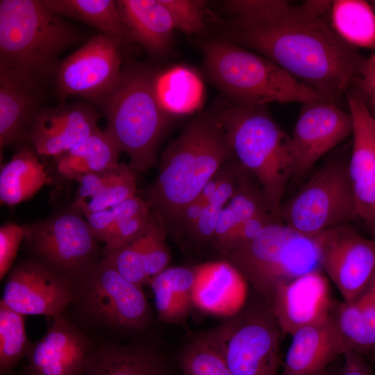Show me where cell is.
Here are the masks:
<instances>
[{
	"instance_id": "8992f818",
	"label": "cell",
	"mask_w": 375,
	"mask_h": 375,
	"mask_svg": "<svg viewBox=\"0 0 375 375\" xmlns=\"http://www.w3.org/2000/svg\"><path fill=\"white\" fill-rule=\"evenodd\" d=\"M154 76L137 67L123 71L114 89L97 101L107 119L104 131L128 155L136 173L155 165L169 116L156 99Z\"/></svg>"
},
{
	"instance_id": "6da1fadb",
	"label": "cell",
	"mask_w": 375,
	"mask_h": 375,
	"mask_svg": "<svg viewBox=\"0 0 375 375\" xmlns=\"http://www.w3.org/2000/svg\"><path fill=\"white\" fill-rule=\"evenodd\" d=\"M333 1L229 0V42L269 58L325 101L340 106L367 58L330 19Z\"/></svg>"
},
{
	"instance_id": "c3c4849f",
	"label": "cell",
	"mask_w": 375,
	"mask_h": 375,
	"mask_svg": "<svg viewBox=\"0 0 375 375\" xmlns=\"http://www.w3.org/2000/svg\"><path fill=\"white\" fill-rule=\"evenodd\" d=\"M335 372H329L328 371L326 372V373L324 375H335Z\"/></svg>"
},
{
	"instance_id": "e575fe53",
	"label": "cell",
	"mask_w": 375,
	"mask_h": 375,
	"mask_svg": "<svg viewBox=\"0 0 375 375\" xmlns=\"http://www.w3.org/2000/svg\"><path fill=\"white\" fill-rule=\"evenodd\" d=\"M179 365L185 375H233L210 333L187 345L179 358Z\"/></svg>"
},
{
	"instance_id": "8d00e7d4",
	"label": "cell",
	"mask_w": 375,
	"mask_h": 375,
	"mask_svg": "<svg viewBox=\"0 0 375 375\" xmlns=\"http://www.w3.org/2000/svg\"><path fill=\"white\" fill-rule=\"evenodd\" d=\"M150 208L146 200L135 195L109 208L88 214L85 217L94 238L106 243L119 222L149 213Z\"/></svg>"
},
{
	"instance_id": "4316f807",
	"label": "cell",
	"mask_w": 375,
	"mask_h": 375,
	"mask_svg": "<svg viewBox=\"0 0 375 375\" xmlns=\"http://www.w3.org/2000/svg\"><path fill=\"white\" fill-rule=\"evenodd\" d=\"M333 315L346 351L369 356L375 350V272L361 293L338 305Z\"/></svg>"
},
{
	"instance_id": "277c9868",
	"label": "cell",
	"mask_w": 375,
	"mask_h": 375,
	"mask_svg": "<svg viewBox=\"0 0 375 375\" xmlns=\"http://www.w3.org/2000/svg\"><path fill=\"white\" fill-rule=\"evenodd\" d=\"M201 48L208 78L233 104L259 106L323 100L273 61L253 51L222 40L207 42Z\"/></svg>"
},
{
	"instance_id": "ac0fdd59",
	"label": "cell",
	"mask_w": 375,
	"mask_h": 375,
	"mask_svg": "<svg viewBox=\"0 0 375 375\" xmlns=\"http://www.w3.org/2000/svg\"><path fill=\"white\" fill-rule=\"evenodd\" d=\"M283 333L327 319L333 312L330 288L322 272L299 276L279 286L266 303Z\"/></svg>"
},
{
	"instance_id": "3957f363",
	"label": "cell",
	"mask_w": 375,
	"mask_h": 375,
	"mask_svg": "<svg viewBox=\"0 0 375 375\" xmlns=\"http://www.w3.org/2000/svg\"><path fill=\"white\" fill-rule=\"evenodd\" d=\"M217 115L233 160L257 178L270 213L282 222L281 199L287 183L294 174L291 137L265 106L232 103Z\"/></svg>"
},
{
	"instance_id": "7a4b0ae2",
	"label": "cell",
	"mask_w": 375,
	"mask_h": 375,
	"mask_svg": "<svg viewBox=\"0 0 375 375\" xmlns=\"http://www.w3.org/2000/svg\"><path fill=\"white\" fill-rule=\"evenodd\" d=\"M233 159L217 115L202 113L164 151L160 172L147 201L162 220L178 222L182 210Z\"/></svg>"
},
{
	"instance_id": "bcb514c9",
	"label": "cell",
	"mask_w": 375,
	"mask_h": 375,
	"mask_svg": "<svg viewBox=\"0 0 375 375\" xmlns=\"http://www.w3.org/2000/svg\"><path fill=\"white\" fill-rule=\"evenodd\" d=\"M206 206V203L197 198L182 210L178 222L191 231L200 219Z\"/></svg>"
},
{
	"instance_id": "2e32d148",
	"label": "cell",
	"mask_w": 375,
	"mask_h": 375,
	"mask_svg": "<svg viewBox=\"0 0 375 375\" xmlns=\"http://www.w3.org/2000/svg\"><path fill=\"white\" fill-rule=\"evenodd\" d=\"M352 132L351 115L339 106L322 99L302 103L290 136L294 176L305 175L322 156Z\"/></svg>"
},
{
	"instance_id": "e0dca14e",
	"label": "cell",
	"mask_w": 375,
	"mask_h": 375,
	"mask_svg": "<svg viewBox=\"0 0 375 375\" xmlns=\"http://www.w3.org/2000/svg\"><path fill=\"white\" fill-rule=\"evenodd\" d=\"M32 344L22 375H84L94 350L90 340L62 314L53 317Z\"/></svg>"
},
{
	"instance_id": "d4e9b609",
	"label": "cell",
	"mask_w": 375,
	"mask_h": 375,
	"mask_svg": "<svg viewBox=\"0 0 375 375\" xmlns=\"http://www.w3.org/2000/svg\"><path fill=\"white\" fill-rule=\"evenodd\" d=\"M116 3L126 37L153 53L167 49L175 28L160 0H118Z\"/></svg>"
},
{
	"instance_id": "f546056e",
	"label": "cell",
	"mask_w": 375,
	"mask_h": 375,
	"mask_svg": "<svg viewBox=\"0 0 375 375\" xmlns=\"http://www.w3.org/2000/svg\"><path fill=\"white\" fill-rule=\"evenodd\" d=\"M120 152L115 141L97 127L78 145L56 157L58 171L74 180L82 174L111 169L119 164Z\"/></svg>"
},
{
	"instance_id": "60d3db41",
	"label": "cell",
	"mask_w": 375,
	"mask_h": 375,
	"mask_svg": "<svg viewBox=\"0 0 375 375\" xmlns=\"http://www.w3.org/2000/svg\"><path fill=\"white\" fill-rule=\"evenodd\" d=\"M26 226L15 224L3 225L0 228V278L10 269L20 243L25 238Z\"/></svg>"
},
{
	"instance_id": "4dcf8cb0",
	"label": "cell",
	"mask_w": 375,
	"mask_h": 375,
	"mask_svg": "<svg viewBox=\"0 0 375 375\" xmlns=\"http://www.w3.org/2000/svg\"><path fill=\"white\" fill-rule=\"evenodd\" d=\"M194 270L183 267H167L149 284L159 319L165 323L181 322L192 305Z\"/></svg>"
},
{
	"instance_id": "30bf717a",
	"label": "cell",
	"mask_w": 375,
	"mask_h": 375,
	"mask_svg": "<svg viewBox=\"0 0 375 375\" xmlns=\"http://www.w3.org/2000/svg\"><path fill=\"white\" fill-rule=\"evenodd\" d=\"M76 299L85 313L98 323L114 328L144 329L149 310L142 286L120 275L104 258L86 273Z\"/></svg>"
},
{
	"instance_id": "7402d4cb",
	"label": "cell",
	"mask_w": 375,
	"mask_h": 375,
	"mask_svg": "<svg viewBox=\"0 0 375 375\" xmlns=\"http://www.w3.org/2000/svg\"><path fill=\"white\" fill-rule=\"evenodd\" d=\"M34 76L0 67V147L16 142L28 130L40 106V83Z\"/></svg>"
},
{
	"instance_id": "8fae6325",
	"label": "cell",
	"mask_w": 375,
	"mask_h": 375,
	"mask_svg": "<svg viewBox=\"0 0 375 375\" xmlns=\"http://www.w3.org/2000/svg\"><path fill=\"white\" fill-rule=\"evenodd\" d=\"M24 238L44 265L68 277L83 275L94 265L97 240L87 221L75 212L26 226Z\"/></svg>"
},
{
	"instance_id": "f6af8a7d",
	"label": "cell",
	"mask_w": 375,
	"mask_h": 375,
	"mask_svg": "<svg viewBox=\"0 0 375 375\" xmlns=\"http://www.w3.org/2000/svg\"><path fill=\"white\" fill-rule=\"evenodd\" d=\"M343 356L342 365L335 375H374L362 355L349 351Z\"/></svg>"
},
{
	"instance_id": "d6986e66",
	"label": "cell",
	"mask_w": 375,
	"mask_h": 375,
	"mask_svg": "<svg viewBox=\"0 0 375 375\" xmlns=\"http://www.w3.org/2000/svg\"><path fill=\"white\" fill-rule=\"evenodd\" d=\"M98 115L88 105L72 104L42 108L28 131L40 155L57 157L87 138L98 126Z\"/></svg>"
},
{
	"instance_id": "836d02e7",
	"label": "cell",
	"mask_w": 375,
	"mask_h": 375,
	"mask_svg": "<svg viewBox=\"0 0 375 375\" xmlns=\"http://www.w3.org/2000/svg\"><path fill=\"white\" fill-rule=\"evenodd\" d=\"M32 344L26 336L24 315L0 303V372L9 375L27 356Z\"/></svg>"
},
{
	"instance_id": "ba28073f",
	"label": "cell",
	"mask_w": 375,
	"mask_h": 375,
	"mask_svg": "<svg viewBox=\"0 0 375 375\" xmlns=\"http://www.w3.org/2000/svg\"><path fill=\"white\" fill-rule=\"evenodd\" d=\"M356 217L348 163L341 160L326 163L281 210L283 223L309 236L348 224Z\"/></svg>"
},
{
	"instance_id": "9a60e30c",
	"label": "cell",
	"mask_w": 375,
	"mask_h": 375,
	"mask_svg": "<svg viewBox=\"0 0 375 375\" xmlns=\"http://www.w3.org/2000/svg\"><path fill=\"white\" fill-rule=\"evenodd\" d=\"M75 298L69 277L44 264L26 262L10 274L1 301L24 316L53 317L62 314Z\"/></svg>"
},
{
	"instance_id": "681fc988",
	"label": "cell",
	"mask_w": 375,
	"mask_h": 375,
	"mask_svg": "<svg viewBox=\"0 0 375 375\" xmlns=\"http://www.w3.org/2000/svg\"><path fill=\"white\" fill-rule=\"evenodd\" d=\"M373 359H375V350L369 355Z\"/></svg>"
},
{
	"instance_id": "9c48e42d",
	"label": "cell",
	"mask_w": 375,
	"mask_h": 375,
	"mask_svg": "<svg viewBox=\"0 0 375 375\" xmlns=\"http://www.w3.org/2000/svg\"><path fill=\"white\" fill-rule=\"evenodd\" d=\"M210 333L233 375H277L283 333L265 303L239 312Z\"/></svg>"
},
{
	"instance_id": "f35d334b",
	"label": "cell",
	"mask_w": 375,
	"mask_h": 375,
	"mask_svg": "<svg viewBox=\"0 0 375 375\" xmlns=\"http://www.w3.org/2000/svg\"><path fill=\"white\" fill-rule=\"evenodd\" d=\"M167 9L174 28L188 35L201 31L205 26L202 3L192 0H160Z\"/></svg>"
},
{
	"instance_id": "52a82bcc",
	"label": "cell",
	"mask_w": 375,
	"mask_h": 375,
	"mask_svg": "<svg viewBox=\"0 0 375 375\" xmlns=\"http://www.w3.org/2000/svg\"><path fill=\"white\" fill-rule=\"evenodd\" d=\"M321 233L306 235L274 222L253 240L228 252L226 260L267 303L279 286L306 274L323 272Z\"/></svg>"
},
{
	"instance_id": "f907efd6",
	"label": "cell",
	"mask_w": 375,
	"mask_h": 375,
	"mask_svg": "<svg viewBox=\"0 0 375 375\" xmlns=\"http://www.w3.org/2000/svg\"><path fill=\"white\" fill-rule=\"evenodd\" d=\"M374 360L375 361V359H374Z\"/></svg>"
},
{
	"instance_id": "7dc6e473",
	"label": "cell",
	"mask_w": 375,
	"mask_h": 375,
	"mask_svg": "<svg viewBox=\"0 0 375 375\" xmlns=\"http://www.w3.org/2000/svg\"><path fill=\"white\" fill-rule=\"evenodd\" d=\"M227 162V163H228ZM226 163L203 186L197 197L205 203H208L221 185L226 171Z\"/></svg>"
},
{
	"instance_id": "cb8c5ba5",
	"label": "cell",
	"mask_w": 375,
	"mask_h": 375,
	"mask_svg": "<svg viewBox=\"0 0 375 375\" xmlns=\"http://www.w3.org/2000/svg\"><path fill=\"white\" fill-rule=\"evenodd\" d=\"M136 172L129 165L119 163L100 172L80 175L74 208L85 215L116 206L136 194Z\"/></svg>"
},
{
	"instance_id": "d590c367",
	"label": "cell",
	"mask_w": 375,
	"mask_h": 375,
	"mask_svg": "<svg viewBox=\"0 0 375 375\" xmlns=\"http://www.w3.org/2000/svg\"><path fill=\"white\" fill-rule=\"evenodd\" d=\"M239 169V164L233 159L227 163L226 174L221 185L206 204L199 221L191 229L192 235L197 239L200 240L213 239L218 217L235 190Z\"/></svg>"
},
{
	"instance_id": "484cf974",
	"label": "cell",
	"mask_w": 375,
	"mask_h": 375,
	"mask_svg": "<svg viewBox=\"0 0 375 375\" xmlns=\"http://www.w3.org/2000/svg\"><path fill=\"white\" fill-rule=\"evenodd\" d=\"M162 357L143 346L105 344L94 348L84 375H168Z\"/></svg>"
},
{
	"instance_id": "83f0119b",
	"label": "cell",
	"mask_w": 375,
	"mask_h": 375,
	"mask_svg": "<svg viewBox=\"0 0 375 375\" xmlns=\"http://www.w3.org/2000/svg\"><path fill=\"white\" fill-rule=\"evenodd\" d=\"M52 182L44 165L35 153L24 148L2 166L0 174L1 205L13 206L33 197L44 185Z\"/></svg>"
},
{
	"instance_id": "603a6c76",
	"label": "cell",
	"mask_w": 375,
	"mask_h": 375,
	"mask_svg": "<svg viewBox=\"0 0 375 375\" xmlns=\"http://www.w3.org/2000/svg\"><path fill=\"white\" fill-rule=\"evenodd\" d=\"M103 256L127 281L140 286L149 283L167 267L170 260L162 219L156 213L151 212L147 228L141 236Z\"/></svg>"
},
{
	"instance_id": "7bdbcfd3",
	"label": "cell",
	"mask_w": 375,
	"mask_h": 375,
	"mask_svg": "<svg viewBox=\"0 0 375 375\" xmlns=\"http://www.w3.org/2000/svg\"><path fill=\"white\" fill-rule=\"evenodd\" d=\"M239 224L233 212L226 206L218 217L212 239L224 256L229 250Z\"/></svg>"
},
{
	"instance_id": "1f68e13d",
	"label": "cell",
	"mask_w": 375,
	"mask_h": 375,
	"mask_svg": "<svg viewBox=\"0 0 375 375\" xmlns=\"http://www.w3.org/2000/svg\"><path fill=\"white\" fill-rule=\"evenodd\" d=\"M51 10L60 16L86 23L120 44L126 37L116 1L42 0Z\"/></svg>"
},
{
	"instance_id": "ffe728a7",
	"label": "cell",
	"mask_w": 375,
	"mask_h": 375,
	"mask_svg": "<svg viewBox=\"0 0 375 375\" xmlns=\"http://www.w3.org/2000/svg\"><path fill=\"white\" fill-rule=\"evenodd\" d=\"M291 336L280 375H324L328 366L347 351L333 312L324 322L303 326Z\"/></svg>"
},
{
	"instance_id": "7c38bea8",
	"label": "cell",
	"mask_w": 375,
	"mask_h": 375,
	"mask_svg": "<svg viewBox=\"0 0 375 375\" xmlns=\"http://www.w3.org/2000/svg\"><path fill=\"white\" fill-rule=\"evenodd\" d=\"M121 44L113 38L98 34L69 55L56 70V92L59 99L78 95L98 101L119 82Z\"/></svg>"
},
{
	"instance_id": "f1b7e54d",
	"label": "cell",
	"mask_w": 375,
	"mask_h": 375,
	"mask_svg": "<svg viewBox=\"0 0 375 375\" xmlns=\"http://www.w3.org/2000/svg\"><path fill=\"white\" fill-rule=\"evenodd\" d=\"M153 88L159 105L169 115L192 113L203 103L200 76L185 66H175L155 76Z\"/></svg>"
},
{
	"instance_id": "d6a6232c",
	"label": "cell",
	"mask_w": 375,
	"mask_h": 375,
	"mask_svg": "<svg viewBox=\"0 0 375 375\" xmlns=\"http://www.w3.org/2000/svg\"><path fill=\"white\" fill-rule=\"evenodd\" d=\"M330 19L339 35L356 48L375 49V11L363 0L333 1Z\"/></svg>"
},
{
	"instance_id": "44dd1931",
	"label": "cell",
	"mask_w": 375,
	"mask_h": 375,
	"mask_svg": "<svg viewBox=\"0 0 375 375\" xmlns=\"http://www.w3.org/2000/svg\"><path fill=\"white\" fill-rule=\"evenodd\" d=\"M192 305L204 312L233 317L245 303L247 283L227 260L210 262L194 268Z\"/></svg>"
},
{
	"instance_id": "5b68a950",
	"label": "cell",
	"mask_w": 375,
	"mask_h": 375,
	"mask_svg": "<svg viewBox=\"0 0 375 375\" xmlns=\"http://www.w3.org/2000/svg\"><path fill=\"white\" fill-rule=\"evenodd\" d=\"M79 33L42 1H0V67L42 79Z\"/></svg>"
},
{
	"instance_id": "b9f144b4",
	"label": "cell",
	"mask_w": 375,
	"mask_h": 375,
	"mask_svg": "<svg viewBox=\"0 0 375 375\" xmlns=\"http://www.w3.org/2000/svg\"><path fill=\"white\" fill-rule=\"evenodd\" d=\"M274 222L278 221L269 212L243 221L237 228L228 252L253 240L266 226Z\"/></svg>"
},
{
	"instance_id": "74e56055",
	"label": "cell",
	"mask_w": 375,
	"mask_h": 375,
	"mask_svg": "<svg viewBox=\"0 0 375 375\" xmlns=\"http://www.w3.org/2000/svg\"><path fill=\"white\" fill-rule=\"evenodd\" d=\"M247 172L240 165L238 184L226 205L240 224L243 221L256 215L269 212L262 192H260L251 183Z\"/></svg>"
},
{
	"instance_id": "4fadbf2b",
	"label": "cell",
	"mask_w": 375,
	"mask_h": 375,
	"mask_svg": "<svg viewBox=\"0 0 375 375\" xmlns=\"http://www.w3.org/2000/svg\"><path fill=\"white\" fill-rule=\"evenodd\" d=\"M321 235L322 270L340 291L344 303H350L375 272V240L360 235L348 224Z\"/></svg>"
},
{
	"instance_id": "ee69618b",
	"label": "cell",
	"mask_w": 375,
	"mask_h": 375,
	"mask_svg": "<svg viewBox=\"0 0 375 375\" xmlns=\"http://www.w3.org/2000/svg\"><path fill=\"white\" fill-rule=\"evenodd\" d=\"M356 81L367 105L375 114V53L367 58L361 76Z\"/></svg>"
},
{
	"instance_id": "5bb4252c",
	"label": "cell",
	"mask_w": 375,
	"mask_h": 375,
	"mask_svg": "<svg viewBox=\"0 0 375 375\" xmlns=\"http://www.w3.org/2000/svg\"><path fill=\"white\" fill-rule=\"evenodd\" d=\"M353 122V145L348 173L357 216L375 236V117L354 81L346 94Z\"/></svg>"
},
{
	"instance_id": "ab89813d",
	"label": "cell",
	"mask_w": 375,
	"mask_h": 375,
	"mask_svg": "<svg viewBox=\"0 0 375 375\" xmlns=\"http://www.w3.org/2000/svg\"><path fill=\"white\" fill-rule=\"evenodd\" d=\"M150 214H142L119 222L105 243L103 255L122 248L141 236L147 228Z\"/></svg>"
}]
</instances>
